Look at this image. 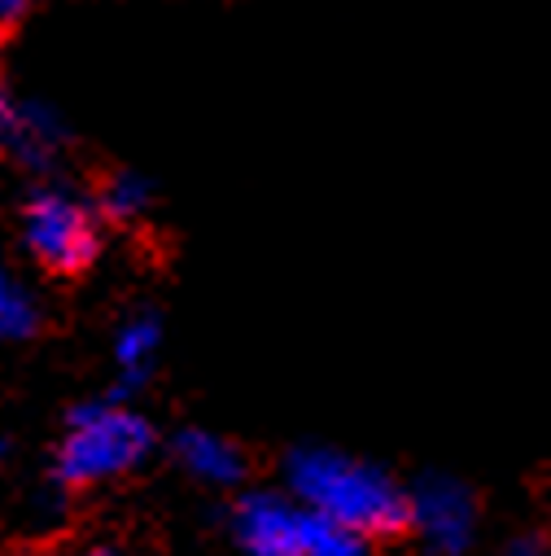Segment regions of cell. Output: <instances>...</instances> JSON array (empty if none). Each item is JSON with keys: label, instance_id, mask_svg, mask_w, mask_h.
Returning a JSON list of instances; mask_svg holds the SVG:
<instances>
[{"label": "cell", "instance_id": "3", "mask_svg": "<svg viewBox=\"0 0 551 556\" xmlns=\"http://www.w3.org/2000/svg\"><path fill=\"white\" fill-rule=\"evenodd\" d=\"M232 534L245 556H363V534L307 508L294 495H245L232 513Z\"/></svg>", "mask_w": 551, "mask_h": 556}, {"label": "cell", "instance_id": "13", "mask_svg": "<svg viewBox=\"0 0 551 556\" xmlns=\"http://www.w3.org/2000/svg\"><path fill=\"white\" fill-rule=\"evenodd\" d=\"M88 556H118V552H114V547H92Z\"/></svg>", "mask_w": 551, "mask_h": 556}, {"label": "cell", "instance_id": "5", "mask_svg": "<svg viewBox=\"0 0 551 556\" xmlns=\"http://www.w3.org/2000/svg\"><path fill=\"white\" fill-rule=\"evenodd\" d=\"M407 526L434 556H460L477 534V500L456 478H425L407 495Z\"/></svg>", "mask_w": 551, "mask_h": 556}, {"label": "cell", "instance_id": "2", "mask_svg": "<svg viewBox=\"0 0 551 556\" xmlns=\"http://www.w3.org/2000/svg\"><path fill=\"white\" fill-rule=\"evenodd\" d=\"M154 452V430L127 403H88L71 416L66 439L57 447V482L97 486L131 473Z\"/></svg>", "mask_w": 551, "mask_h": 556}, {"label": "cell", "instance_id": "6", "mask_svg": "<svg viewBox=\"0 0 551 556\" xmlns=\"http://www.w3.org/2000/svg\"><path fill=\"white\" fill-rule=\"evenodd\" d=\"M66 131L53 110L23 101L5 79H0V150H10L27 167H49L62 150Z\"/></svg>", "mask_w": 551, "mask_h": 556}, {"label": "cell", "instance_id": "7", "mask_svg": "<svg viewBox=\"0 0 551 556\" xmlns=\"http://www.w3.org/2000/svg\"><path fill=\"white\" fill-rule=\"evenodd\" d=\"M176 460L206 486H241V478H245L241 447L215 430H184L176 439Z\"/></svg>", "mask_w": 551, "mask_h": 556}, {"label": "cell", "instance_id": "8", "mask_svg": "<svg viewBox=\"0 0 551 556\" xmlns=\"http://www.w3.org/2000/svg\"><path fill=\"white\" fill-rule=\"evenodd\" d=\"M158 346H163V325L150 316V312H136L118 325L114 333V364L123 368L127 381H141L154 359H158Z\"/></svg>", "mask_w": 551, "mask_h": 556}, {"label": "cell", "instance_id": "1", "mask_svg": "<svg viewBox=\"0 0 551 556\" xmlns=\"http://www.w3.org/2000/svg\"><path fill=\"white\" fill-rule=\"evenodd\" d=\"M290 491L307 508L342 521L346 530L372 539V534H394L407 526V495L398 482L346 452L333 447H303L290 456Z\"/></svg>", "mask_w": 551, "mask_h": 556}, {"label": "cell", "instance_id": "11", "mask_svg": "<svg viewBox=\"0 0 551 556\" xmlns=\"http://www.w3.org/2000/svg\"><path fill=\"white\" fill-rule=\"evenodd\" d=\"M503 556H551V547L538 539V534H525V539H512L503 547Z\"/></svg>", "mask_w": 551, "mask_h": 556}, {"label": "cell", "instance_id": "12", "mask_svg": "<svg viewBox=\"0 0 551 556\" xmlns=\"http://www.w3.org/2000/svg\"><path fill=\"white\" fill-rule=\"evenodd\" d=\"M36 5V0H0V27H10V23H18L27 10Z\"/></svg>", "mask_w": 551, "mask_h": 556}, {"label": "cell", "instance_id": "9", "mask_svg": "<svg viewBox=\"0 0 551 556\" xmlns=\"http://www.w3.org/2000/svg\"><path fill=\"white\" fill-rule=\"evenodd\" d=\"M36 325H40V316H36L31 294L0 267V338H31Z\"/></svg>", "mask_w": 551, "mask_h": 556}, {"label": "cell", "instance_id": "10", "mask_svg": "<svg viewBox=\"0 0 551 556\" xmlns=\"http://www.w3.org/2000/svg\"><path fill=\"white\" fill-rule=\"evenodd\" d=\"M145 206H150V185L136 172H118L101 185V211L114 219H136Z\"/></svg>", "mask_w": 551, "mask_h": 556}, {"label": "cell", "instance_id": "4", "mask_svg": "<svg viewBox=\"0 0 551 556\" xmlns=\"http://www.w3.org/2000/svg\"><path fill=\"white\" fill-rule=\"evenodd\" d=\"M23 237H27V250L49 271H62V276L84 271L97 258V250H101L97 215L71 189H40V193H31V202L23 211Z\"/></svg>", "mask_w": 551, "mask_h": 556}]
</instances>
